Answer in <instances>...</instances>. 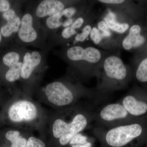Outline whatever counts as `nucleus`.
Here are the masks:
<instances>
[{
	"instance_id": "1",
	"label": "nucleus",
	"mask_w": 147,
	"mask_h": 147,
	"mask_svg": "<svg viewBox=\"0 0 147 147\" xmlns=\"http://www.w3.org/2000/svg\"><path fill=\"white\" fill-rule=\"evenodd\" d=\"M92 134L101 147H140L147 143V115L110 129L94 126Z\"/></svg>"
},
{
	"instance_id": "2",
	"label": "nucleus",
	"mask_w": 147,
	"mask_h": 147,
	"mask_svg": "<svg viewBox=\"0 0 147 147\" xmlns=\"http://www.w3.org/2000/svg\"><path fill=\"white\" fill-rule=\"evenodd\" d=\"M102 67V71L98 74L97 76L100 81L96 90L107 98L108 94L124 88L133 78V71L116 55H110L105 58Z\"/></svg>"
},
{
	"instance_id": "3",
	"label": "nucleus",
	"mask_w": 147,
	"mask_h": 147,
	"mask_svg": "<svg viewBox=\"0 0 147 147\" xmlns=\"http://www.w3.org/2000/svg\"><path fill=\"white\" fill-rule=\"evenodd\" d=\"M94 107L85 113H78L69 123L61 119L55 121L53 125V135L56 138H59L61 145L67 144L76 134L83 131L94 121L96 111Z\"/></svg>"
},
{
	"instance_id": "4",
	"label": "nucleus",
	"mask_w": 147,
	"mask_h": 147,
	"mask_svg": "<svg viewBox=\"0 0 147 147\" xmlns=\"http://www.w3.org/2000/svg\"><path fill=\"white\" fill-rule=\"evenodd\" d=\"M141 117L131 115L120 102L110 103L96 110L94 120L97 127L110 129L137 120Z\"/></svg>"
},
{
	"instance_id": "5",
	"label": "nucleus",
	"mask_w": 147,
	"mask_h": 147,
	"mask_svg": "<svg viewBox=\"0 0 147 147\" xmlns=\"http://www.w3.org/2000/svg\"><path fill=\"white\" fill-rule=\"evenodd\" d=\"M119 102L131 115L135 117L147 115V90L135 86Z\"/></svg>"
},
{
	"instance_id": "6",
	"label": "nucleus",
	"mask_w": 147,
	"mask_h": 147,
	"mask_svg": "<svg viewBox=\"0 0 147 147\" xmlns=\"http://www.w3.org/2000/svg\"><path fill=\"white\" fill-rule=\"evenodd\" d=\"M45 94L50 102L59 106L70 105L75 98L72 90L60 82L48 84L45 89Z\"/></svg>"
},
{
	"instance_id": "7",
	"label": "nucleus",
	"mask_w": 147,
	"mask_h": 147,
	"mask_svg": "<svg viewBox=\"0 0 147 147\" xmlns=\"http://www.w3.org/2000/svg\"><path fill=\"white\" fill-rule=\"evenodd\" d=\"M147 44V28L144 24L137 22L132 24L124 38L122 46L124 50H139Z\"/></svg>"
},
{
	"instance_id": "8",
	"label": "nucleus",
	"mask_w": 147,
	"mask_h": 147,
	"mask_svg": "<svg viewBox=\"0 0 147 147\" xmlns=\"http://www.w3.org/2000/svg\"><path fill=\"white\" fill-rule=\"evenodd\" d=\"M67 57L74 61H84L92 66L96 65L102 59L101 51L93 47L86 48L80 46H74L69 48L67 51Z\"/></svg>"
},
{
	"instance_id": "9",
	"label": "nucleus",
	"mask_w": 147,
	"mask_h": 147,
	"mask_svg": "<svg viewBox=\"0 0 147 147\" xmlns=\"http://www.w3.org/2000/svg\"><path fill=\"white\" fill-rule=\"evenodd\" d=\"M37 115L36 107L32 102L26 100L17 101L9 108V117L11 121L19 122L34 119Z\"/></svg>"
},
{
	"instance_id": "10",
	"label": "nucleus",
	"mask_w": 147,
	"mask_h": 147,
	"mask_svg": "<svg viewBox=\"0 0 147 147\" xmlns=\"http://www.w3.org/2000/svg\"><path fill=\"white\" fill-rule=\"evenodd\" d=\"M18 36L25 43L33 42L37 38V33L33 27V18L30 13H26L22 17Z\"/></svg>"
},
{
	"instance_id": "11",
	"label": "nucleus",
	"mask_w": 147,
	"mask_h": 147,
	"mask_svg": "<svg viewBox=\"0 0 147 147\" xmlns=\"http://www.w3.org/2000/svg\"><path fill=\"white\" fill-rule=\"evenodd\" d=\"M63 3L57 0H45L38 6L36 14L38 17L43 18L46 16H53L61 12L64 9Z\"/></svg>"
},
{
	"instance_id": "12",
	"label": "nucleus",
	"mask_w": 147,
	"mask_h": 147,
	"mask_svg": "<svg viewBox=\"0 0 147 147\" xmlns=\"http://www.w3.org/2000/svg\"><path fill=\"white\" fill-rule=\"evenodd\" d=\"M41 59V55L37 51L26 53L23 58L21 77L25 79L30 78L34 69L40 63Z\"/></svg>"
},
{
	"instance_id": "13",
	"label": "nucleus",
	"mask_w": 147,
	"mask_h": 147,
	"mask_svg": "<svg viewBox=\"0 0 147 147\" xmlns=\"http://www.w3.org/2000/svg\"><path fill=\"white\" fill-rule=\"evenodd\" d=\"M3 17L7 21V23L1 29V32L3 36L7 37L13 33L18 32L21 24V19L16 15L12 9H9L3 13Z\"/></svg>"
},
{
	"instance_id": "14",
	"label": "nucleus",
	"mask_w": 147,
	"mask_h": 147,
	"mask_svg": "<svg viewBox=\"0 0 147 147\" xmlns=\"http://www.w3.org/2000/svg\"><path fill=\"white\" fill-rule=\"evenodd\" d=\"M137 64L133 71V78L147 90V56L137 59Z\"/></svg>"
},
{
	"instance_id": "15",
	"label": "nucleus",
	"mask_w": 147,
	"mask_h": 147,
	"mask_svg": "<svg viewBox=\"0 0 147 147\" xmlns=\"http://www.w3.org/2000/svg\"><path fill=\"white\" fill-rule=\"evenodd\" d=\"M104 21L111 31L119 34L124 33L130 27L128 23H120L117 21L115 15L111 11L108 12Z\"/></svg>"
},
{
	"instance_id": "16",
	"label": "nucleus",
	"mask_w": 147,
	"mask_h": 147,
	"mask_svg": "<svg viewBox=\"0 0 147 147\" xmlns=\"http://www.w3.org/2000/svg\"><path fill=\"white\" fill-rule=\"evenodd\" d=\"M20 133L18 131L11 130L7 132L6 137L9 141L11 142V147H26L27 140L20 136Z\"/></svg>"
},
{
	"instance_id": "17",
	"label": "nucleus",
	"mask_w": 147,
	"mask_h": 147,
	"mask_svg": "<svg viewBox=\"0 0 147 147\" xmlns=\"http://www.w3.org/2000/svg\"><path fill=\"white\" fill-rule=\"evenodd\" d=\"M23 63H18L9 68L5 74V78L8 82H12L18 80L21 76V68Z\"/></svg>"
},
{
	"instance_id": "18",
	"label": "nucleus",
	"mask_w": 147,
	"mask_h": 147,
	"mask_svg": "<svg viewBox=\"0 0 147 147\" xmlns=\"http://www.w3.org/2000/svg\"><path fill=\"white\" fill-rule=\"evenodd\" d=\"M63 15L61 12L57 13L53 16H50L46 21L47 26L50 29H55L62 26L63 23L61 21Z\"/></svg>"
},
{
	"instance_id": "19",
	"label": "nucleus",
	"mask_w": 147,
	"mask_h": 147,
	"mask_svg": "<svg viewBox=\"0 0 147 147\" xmlns=\"http://www.w3.org/2000/svg\"><path fill=\"white\" fill-rule=\"evenodd\" d=\"M20 57V55L18 53L15 52H10L4 56L3 59V62L10 68L19 62Z\"/></svg>"
},
{
	"instance_id": "20",
	"label": "nucleus",
	"mask_w": 147,
	"mask_h": 147,
	"mask_svg": "<svg viewBox=\"0 0 147 147\" xmlns=\"http://www.w3.org/2000/svg\"><path fill=\"white\" fill-rule=\"evenodd\" d=\"M92 29L90 25H87L82 30V32L77 34L75 36V40L77 42H84L88 38L90 34Z\"/></svg>"
},
{
	"instance_id": "21",
	"label": "nucleus",
	"mask_w": 147,
	"mask_h": 147,
	"mask_svg": "<svg viewBox=\"0 0 147 147\" xmlns=\"http://www.w3.org/2000/svg\"><path fill=\"white\" fill-rule=\"evenodd\" d=\"M97 28L101 33L103 38H108L112 36V32L104 20H101L98 22Z\"/></svg>"
},
{
	"instance_id": "22",
	"label": "nucleus",
	"mask_w": 147,
	"mask_h": 147,
	"mask_svg": "<svg viewBox=\"0 0 147 147\" xmlns=\"http://www.w3.org/2000/svg\"><path fill=\"white\" fill-rule=\"evenodd\" d=\"M90 142H92V140H90L89 139L87 136L80 133H78L73 137L69 143L72 146L75 145L84 144Z\"/></svg>"
},
{
	"instance_id": "23",
	"label": "nucleus",
	"mask_w": 147,
	"mask_h": 147,
	"mask_svg": "<svg viewBox=\"0 0 147 147\" xmlns=\"http://www.w3.org/2000/svg\"><path fill=\"white\" fill-rule=\"evenodd\" d=\"M90 35L92 41L96 45H98L103 38L101 33L96 27L92 28Z\"/></svg>"
},
{
	"instance_id": "24",
	"label": "nucleus",
	"mask_w": 147,
	"mask_h": 147,
	"mask_svg": "<svg viewBox=\"0 0 147 147\" xmlns=\"http://www.w3.org/2000/svg\"><path fill=\"white\" fill-rule=\"evenodd\" d=\"M26 147H45V145L40 139L30 137L27 141Z\"/></svg>"
},
{
	"instance_id": "25",
	"label": "nucleus",
	"mask_w": 147,
	"mask_h": 147,
	"mask_svg": "<svg viewBox=\"0 0 147 147\" xmlns=\"http://www.w3.org/2000/svg\"><path fill=\"white\" fill-rule=\"evenodd\" d=\"M84 19L83 17H80L76 18L71 25L70 26L71 27V30H72V34L73 35L76 34L77 32H76V29H79L82 26V25L84 24Z\"/></svg>"
},
{
	"instance_id": "26",
	"label": "nucleus",
	"mask_w": 147,
	"mask_h": 147,
	"mask_svg": "<svg viewBox=\"0 0 147 147\" xmlns=\"http://www.w3.org/2000/svg\"><path fill=\"white\" fill-rule=\"evenodd\" d=\"M76 12V8L73 7H67L65 8L61 11L62 14L63 16H65L69 19L71 18V17L75 15Z\"/></svg>"
},
{
	"instance_id": "27",
	"label": "nucleus",
	"mask_w": 147,
	"mask_h": 147,
	"mask_svg": "<svg viewBox=\"0 0 147 147\" xmlns=\"http://www.w3.org/2000/svg\"><path fill=\"white\" fill-rule=\"evenodd\" d=\"M62 36L65 39H68L73 36L71 26L65 28L61 33Z\"/></svg>"
},
{
	"instance_id": "28",
	"label": "nucleus",
	"mask_w": 147,
	"mask_h": 147,
	"mask_svg": "<svg viewBox=\"0 0 147 147\" xmlns=\"http://www.w3.org/2000/svg\"><path fill=\"white\" fill-rule=\"evenodd\" d=\"M10 7V4L8 1L6 0H0V11L5 12L7 11Z\"/></svg>"
},
{
	"instance_id": "29",
	"label": "nucleus",
	"mask_w": 147,
	"mask_h": 147,
	"mask_svg": "<svg viewBox=\"0 0 147 147\" xmlns=\"http://www.w3.org/2000/svg\"><path fill=\"white\" fill-rule=\"evenodd\" d=\"M99 2L105 4L111 5H117L121 4L125 2L123 0H100Z\"/></svg>"
},
{
	"instance_id": "30",
	"label": "nucleus",
	"mask_w": 147,
	"mask_h": 147,
	"mask_svg": "<svg viewBox=\"0 0 147 147\" xmlns=\"http://www.w3.org/2000/svg\"><path fill=\"white\" fill-rule=\"evenodd\" d=\"M146 56H147V44L137 51V60Z\"/></svg>"
},
{
	"instance_id": "31",
	"label": "nucleus",
	"mask_w": 147,
	"mask_h": 147,
	"mask_svg": "<svg viewBox=\"0 0 147 147\" xmlns=\"http://www.w3.org/2000/svg\"><path fill=\"white\" fill-rule=\"evenodd\" d=\"M74 22L73 19L72 18H69L63 23L62 26L65 28H67L70 26Z\"/></svg>"
},
{
	"instance_id": "32",
	"label": "nucleus",
	"mask_w": 147,
	"mask_h": 147,
	"mask_svg": "<svg viewBox=\"0 0 147 147\" xmlns=\"http://www.w3.org/2000/svg\"><path fill=\"white\" fill-rule=\"evenodd\" d=\"M92 142H90L84 144L72 145L71 147H92Z\"/></svg>"
},
{
	"instance_id": "33",
	"label": "nucleus",
	"mask_w": 147,
	"mask_h": 147,
	"mask_svg": "<svg viewBox=\"0 0 147 147\" xmlns=\"http://www.w3.org/2000/svg\"><path fill=\"white\" fill-rule=\"evenodd\" d=\"M2 36L1 34V32H0V42H1V40Z\"/></svg>"
},
{
	"instance_id": "34",
	"label": "nucleus",
	"mask_w": 147,
	"mask_h": 147,
	"mask_svg": "<svg viewBox=\"0 0 147 147\" xmlns=\"http://www.w3.org/2000/svg\"><path fill=\"white\" fill-rule=\"evenodd\" d=\"M145 26H146V28H147V16H146V24H144Z\"/></svg>"
},
{
	"instance_id": "35",
	"label": "nucleus",
	"mask_w": 147,
	"mask_h": 147,
	"mask_svg": "<svg viewBox=\"0 0 147 147\" xmlns=\"http://www.w3.org/2000/svg\"><path fill=\"white\" fill-rule=\"evenodd\" d=\"M146 146L147 147V143L146 144Z\"/></svg>"
}]
</instances>
